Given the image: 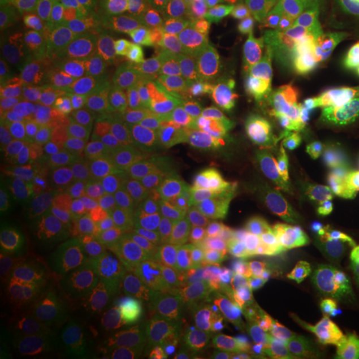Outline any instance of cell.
Masks as SVG:
<instances>
[{"label":"cell","mask_w":359,"mask_h":359,"mask_svg":"<svg viewBox=\"0 0 359 359\" xmlns=\"http://www.w3.org/2000/svg\"><path fill=\"white\" fill-rule=\"evenodd\" d=\"M4 164L30 200L62 216L68 202L98 178L72 124V102L46 96L14 104L2 122Z\"/></svg>","instance_id":"obj_1"},{"label":"cell","mask_w":359,"mask_h":359,"mask_svg":"<svg viewBox=\"0 0 359 359\" xmlns=\"http://www.w3.org/2000/svg\"><path fill=\"white\" fill-rule=\"evenodd\" d=\"M294 114L295 102L280 96L233 102L164 176H262L287 158Z\"/></svg>","instance_id":"obj_2"},{"label":"cell","mask_w":359,"mask_h":359,"mask_svg":"<svg viewBox=\"0 0 359 359\" xmlns=\"http://www.w3.org/2000/svg\"><path fill=\"white\" fill-rule=\"evenodd\" d=\"M156 200L152 180L94 178L68 202L60 236L80 252L124 257L144 250V230Z\"/></svg>","instance_id":"obj_3"},{"label":"cell","mask_w":359,"mask_h":359,"mask_svg":"<svg viewBox=\"0 0 359 359\" xmlns=\"http://www.w3.org/2000/svg\"><path fill=\"white\" fill-rule=\"evenodd\" d=\"M231 104L194 74L170 80L142 118V174L160 180L166 168L190 150Z\"/></svg>","instance_id":"obj_4"},{"label":"cell","mask_w":359,"mask_h":359,"mask_svg":"<svg viewBox=\"0 0 359 359\" xmlns=\"http://www.w3.org/2000/svg\"><path fill=\"white\" fill-rule=\"evenodd\" d=\"M327 248L332 245L325 231L316 222L294 230L259 224L228 238L196 273L200 278L268 287Z\"/></svg>","instance_id":"obj_5"},{"label":"cell","mask_w":359,"mask_h":359,"mask_svg":"<svg viewBox=\"0 0 359 359\" xmlns=\"http://www.w3.org/2000/svg\"><path fill=\"white\" fill-rule=\"evenodd\" d=\"M188 74L202 78L230 102L280 96L297 104L309 92L302 52L295 42L280 34L254 50L231 54L212 65L194 66Z\"/></svg>","instance_id":"obj_6"},{"label":"cell","mask_w":359,"mask_h":359,"mask_svg":"<svg viewBox=\"0 0 359 359\" xmlns=\"http://www.w3.org/2000/svg\"><path fill=\"white\" fill-rule=\"evenodd\" d=\"M72 124L84 154L100 178L144 176L142 116L124 98L102 90L84 92L72 102Z\"/></svg>","instance_id":"obj_7"},{"label":"cell","mask_w":359,"mask_h":359,"mask_svg":"<svg viewBox=\"0 0 359 359\" xmlns=\"http://www.w3.org/2000/svg\"><path fill=\"white\" fill-rule=\"evenodd\" d=\"M335 256L334 248H327L264 287L254 321L297 341L337 337L325 302L327 276Z\"/></svg>","instance_id":"obj_8"},{"label":"cell","mask_w":359,"mask_h":359,"mask_svg":"<svg viewBox=\"0 0 359 359\" xmlns=\"http://www.w3.org/2000/svg\"><path fill=\"white\" fill-rule=\"evenodd\" d=\"M154 186L164 202L226 236H236L262 224L259 176H164Z\"/></svg>","instance_id":"obj_9"},{"label":"cell","mask_w":359,"mask_h":359,"mask_svg":"<svg viewBox=\"0 0 359 359\" xmlns=\"http://www.w3.org/2000/svg\"><path fill=\"white\" fill-rule=\"evenodd\" d=\"M287 156L318 184L323 196L344 190L349 168L344 120L320 92H308L295 104Z\"/></svg>","instance_id":"obj_10"},{"label":"cell","mask_w":359,"mask_h":359,"mask_svg":"<svg viewBox=\"0 0 359 359\" xmlns=\"http://www.w3.org/2000/svg\"><path fill=\"white\" fill-rule=\"evenodd\" d=\"M231 238L202 219L164 202L158 194L144 230V250L174 268L196 269L218 252Z\"/></svg>","instance_id":"obj_11"},{"label":"cell","mask_w":359,"mask_h":359,"mask_svg":"<svg viewBox=\"0 0 359 359\" xmlns=\"http://www.w3.org/2000/svg\"><path fill=\"white\" fill-rule=\"evenodd\" d=\"M70 252L72 245L58 230H42L30 236L13 252L2 254V295L65 292Z\"/></svg>","instance_id":"obj_12"},{"label":"cell","mask_w":359,"mask_h":359,"mask_svg":"<svg viewBox=\"0 0 359 359\" xmlns=\"http://www.w3.org/2000/svg\"><path fill=\"white\" fill-rule=\"evenodd\" d=\"M56 34L32 13L2 16L0 26V84L2 90L18 88L56 58Z\"/></svg>","instance_id":"obj_13"},{"label":"cell","mask_w":359,"mask_h":359,"mask_svg":"<svg viewBox=\"0 0 359 359\" xmlns=\"http://www.w3.org/2000/svg\"><path fill=\"white\" fill-rule=\"evenodd\" d=\"M323 198L318 184L290 156L259 176V208L266 226L283 230L309 226Z\"/></svg>","instance_id":"obj_14"},{"label":"cell","mask_w":359,"mask_h":359,"mask_svg":"<svg viewBox=\"0 0 359 359\" xmlns=\"http://www.w3.org/2000/svg\"><path fill=\"white\" fill-rule=\"evenodd\" d=\"M70 68L82 84L124 98L142 118L154 98L144 86L138 68L130 65L110 42H76L70 50Z\"/></svg>","instance_id":"obj_15"},{"label":"cell","mask_w":359,"mask_h":359,"mask_svg":"<svg viewBox=\"0 0 359 359\" xmlns=\"http://www.w3.org/2000/svg\"><path fill=\"white\" fill-rule=\"evenodd\" d=\"M198 280V273L168 266L148 252L130 254L126 280L122 283L114 308L136 318L158 320L168 297L180 287L192 285Z\"/></svg>","instance_id":"obj_16"},{"label":"cell","mask_w":359,"mask_h":359,"mask_svg":"<svg viewBox=\"0 0 359 359\" xmlns=\"http://www.w3.org/2000/svg\"><path fill=\"white\" fill-rule=\"evenodd\" d=\"M114 4L116 0H2V16L32 13L58 40L82 42L106 36Z\"/></svg>","instance_id":"obj_17"},{"label":"cell","mask_w":359,"mask_h":359,"mask_svg":"<svg viewBox=\"0 0 359 359\" xmlns=\"http://www.w3.org/2000/svg\"><path fill=\"white\" fill-rule=\"evenodd\" d=\"M194 20L178 2L168 4L158 18L154 40L148 65L140 70L144 86L156 96L170 80L188 74L190 60V39Z\"/></svg>","instance_id":"obj_18"},{"label":"cell","mask_w":359,"mask_h":359,"mask_svg":"<svg viewBox=\"0 0 359 359\" xmlns=\"http://www.w3.org/2000/svg\"><path fill=\"white\" fill-rule=\"evenodd\" d=\"M297 48L359 44V0H295Z\"/></svg>","instance_id":"obj_19"},{"label":"cell","mask_w":359,"mask_h":359,"mask_svg":"<svg viewBox=\"0 0 359 359\" xmlns=\"http://www.w3.org/2000/svg\"><path fill=\"white\" fill-rule=\"evenodd\" d=\"M126 271L128 256H102L72 248L65 292L72 302L94 308H114Z\"/></svg>","instance_id":"obj_20"},{"label":"cell","mask_w":359,"mask_h":359,"mask_svg":"<svg viewBox=\"0 0 359 359\" xmlns=\"http://www.w3.org/2000/svg\"><path fill=\"white\" fill-rule=\"evenodd\" d=\"M162 11L164 6L154 0H116L106 39L138 72L148 65Z\"/></svg>","instance_id":"obj_21"},{"label":"cell","mask_w":359,"mask_h":359,"mask_svg":"<svg viewBox=\"0 0 359 359\" xmlns=\"http://www.w3.org/2000/svg\"><path fill=\"white\" fill-rule=\"evenodd\" d=\"M104 327L106 311H102V308L68 299L40 321L36 332L66 351L88 355L98 353Z\"/></svg>","instance_id":"obj_22"},{"label":"cell","mask_w":359,"mask_h":359,"mask_svg":"<svg viewBox=\"0 0 359 359\" xmlns=\"http://www.w3.org/2000/svg\"><path fill=\"white\" fill-rule=\"evenodd\" d=\"M158 321L194 347H204L219 334L212 295L200 282L170 295Z\"/></svg>","instance_id":"obj_23"},{"label":"cell","mask_w":359,"mask_h":359,"mask_svg":"<svg viewBox=\"0 0 359 359\" xmlns=\"http://www.w3.org/2000/svg\"><path fill=\"white\" fill-rule=\"evenodd\" d=\"M309 86L359 96V44L341 48H299Z\"/></svg>","instance_id":"obj_24"},{"label":"cell","mask_w":359,"mask_h":359,"mask_svg":"<svg viewBox=\"0 0 359 359\" xmlns=\"http://www.w3.org/2000/svg\"><path fill=\"white\" fill-rule=\"evenodd\" d=\"M325 302L335 335L359 339V264L335 256L327 276Z\"/></svg>","instance_id":"obj_25"},{"label":"cell","mask_w":359,"mask_h":359,"mask_svg":"<svg viewBox=\"0 0 359 359\" xmlns=\"http://www.w3.org/2000/svg\"><path fill=\"white\" fill-rule=\"evenodd\" d=\"M46 230L36 218L32 200L20 188V184L2 170L0 180V252L8 254L30 236Z\"/></svg>","instance_id":"obj_26"},{"label":"cell","mask_w":359,"mask_h":359,"mask_svg":"<svg viewBox=\"0 0 359 359\" xmlns=\"http://www.w3.org/2000/svg\"><path fill=\"white\" fill-rule=\"evenodd\" d=\"M212 351L219 359H283L287 346L283 335L256 321L219 332L212 341Z\"/></svg>","instance_id":"obj_27"},{"label":"cell","mask_w":359,"mask_h":359,"mask_svg":"<svg viewBox=\"0 0 359 359\" xmlns=\"http://www.w3.org/2000/svg\"><path fill=\"white\" fill-rule=\"evenodd\" d=\"M198 282L202 283L212 295L219 332L236 330V327H242L252 320H256L264 287L212 280V278H200Z\"/></svg>","instance_id":"obj_28"},{"label":"cell","mask_w":359,"mask_h":359,"mask_svg":"<svg viewBox=\"0 0 359 359\" xmlns=\"http://www.w3.org/2000/svg\"><path fill=\"white\" fill-rule=\"evenodd\" d=\"M70 297L66 292L48 294H8L0 302V332L2 341L14 335L32 332L52 309L62 306Z\"/></svg>","instance_id":"obj_29"},{"label":"cell","mask_w":359,"mask_h":359,"mask_svg":"<svg viewBox=\"0 0 359 359\" xmlns=\"http://www.w3.org/2000/svg\"><path fill=\"white\" fill-rule=\"evenodd\" d=\"M178 4L190 14L194 22H218L230 26L248 50L259 48L271 39L236 6L233 0H178Z\"/></svg>","instance_id":"obj_30"},{"label":"cell","mask_w":359,"mask_h":359,"mask_svg":"<svg viewBox=\"0 0 359 359\" xmlns=\"http://www.w3.org/2000/svg\"><path fill=\"white\" fill-rule=\"evenodd\" d=\"M240 52H248V48L230 26L218 22H194L190 39V68L212 65Z\"/></svg>","instance_id":"obj_31"},{"label":"cell","mask_w":359,"mask_h":359,"mask_svg":"<svg viewBox=\"0 0 359 359\" xmlns=\"http://www.w3.org/2000/svg\"><path fill=\"white\" fill-rule=\"evenodd\" d=\"M80 355L54 346L32 330L2 341V359H78Z\"/></svg>","instance_id":"obj_32"},{"label":"cell","mask_w":359,"mask_h":359,"mask_svg":"<svg viewBox=\"0 0 359 359\" xmlns=\"http://www.w3.org/2000/svg\"><path fill=\"white\" fill-rule=\"evenodd\" d=\"M233 2L268 36L280 34L292 8V0H233Z\"/></svg>","instance_id":"obj_33"},{"label":"cell","mask_w":359,"mask_h":359,"mask_svg":"<svg viewBox=\"0 0 359 359\" xmlns=\"http://www.w3.org/2000/svg\"><path fill=\"white\" fill-rule=\"evenodd\" d=\"M335 245L339 256L359 264V198L339 224V230L335 233Z\"/></svg>","instance_id":"obj_34"},{"label":"cell","mask_w":359,"mask_h":359,"mask_svg":"<svg viewBox=\"0 0 359 359\" xmlns=\"http://www.w3.org/2000/svg\"><path fill=\"white\" fill-rule=\"evenodd\" d=\"M337 337H320L299 341V346L290 351L287 359H334Z\"/></svg>","instance_id":"obj_35"},{"label":"cell","mask_w":359,"mask_h":359,"mask_svg":"<svg viewBox=\"0 0 359 359\" xmlns=\"http://www.w3.org/2000/svg\"><path fill=\"white\" fill-rule=\"evenodd\" d=\"M344 142L349 166H359V118L344 124Z\"/></svg>","instance_id":"obj_36"},{"label":"cell","mask_w":359,"mask_h":359,"mask_svg":"<svg viewBox=\"0 0 359 359\" xmlns=\"http://www.w3.org/2000/svg\"><path fill=\"white\" fill-rule=\"evenodd\" d=\"M334 359H359V339L353 337H337Z\"/></svg>","instance_id":"obj_37"},{"label":"cell","mask_w":359,"mask_h":359,"mask_svg":"<svg viewBox=\"0 0 359 359\" xmlns=\"http://www.w3.org/2000/svg\"><path fill=\"white\" fill-rule=\"evenodd\" d=\"M158 4H162V6H168V4H176L178 0H154Z\"/></svg>","instance_id":"obj_38"},{"label":"cell","mask_w":359,"mask_h":359,"mask_svg":"<svg viewBox=\"0 0 359 359\" xmlns=\"http://www.w3.org/2000/svg\"><path fill=\"white\" fill-rule=\"evenodd\" d=\"M78 359H102L98 353H88V355H80Z\"/></svg>","instance_id":"obj_39"},{"label":"cell","mask_w":359,"mask_h":359,"mask_svg":"<svg viewBox=\"0 0 359 359\" xmlns=\"http://www.w3.org/2000/svg\"><path fill=\"white\" fill-rule=\"evenodd\" d=\"M205 351H208V359H219L218 355H216V353L212 351V349H205Z\"/></svg>","instance_id":"obj_40"}]
</instances>
